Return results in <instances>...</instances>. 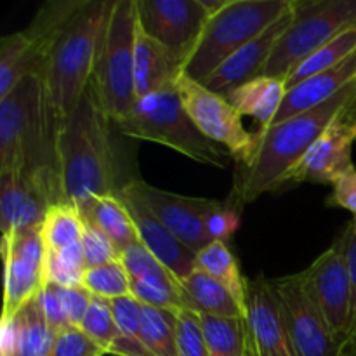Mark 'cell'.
I'll use <instances>...</instances> for the list:
<instances>
[{"instance_id":"6da1fadb","label":"cell","mask_w":356,"mask_h":356,"mask_svg":"<svg viewBox=\"0 0 356 356\" xmlns=\"http://www.w3.org/2000/svg\"><path fill=\"white\" fill-rule=\"evenodd\" d=\"M108 10V0H52L23 30L37 54L38 76L58 122L72 113L92 80Z\"/></svg>"},{"instance_id":"7a4b0ae2","label":"cell","mask_w":356,"mask_h":356,"mask_svg":"<svg viewBox=\"0 0 356 356\" xmlns=\"http://www.w3.org/2000/svg\"><path fill=\"white\" fill-rule=\"evenodd\" d=\"M56 132L58 120L37 75L23 79L0 99V172L33 177L59 202H66Z\"/></svg>"},{"instance_id":"3957f363","label":"cell","mask_w":356,"mask_h":356,"mask_svg":"<svg viewBox=\"0 0 356 356\" xmlns=\"http://www.w3.org/2000/svg\"><path fill=\"white\" fill-rule=\"evenodd\" d=\"M111 118L101 106L92 83L65 120L58 122L56 149L65 200L82 205L96 197L117 195Z\"/></svg>"},{"instance_id":"277c9868","label":"cell","mask_w":356,"mask_h":356,"mask_svg":"<svg viewBox=\"0 0 356 356\" xmlns=\"http://www.w3.org/2000/svg\"><path fill=\"white\" fill-rule=\"evenodd\" d=\"M356 99V80L327 103L256 132V148L247 163L235 170L228 204L236 211L264 193H275L285 174L306 155L323 129Z\"/></svg>"},{"instance_id":"5b68a950","label":"cell","mask_w":356,"mask_h":356,"mask_svg":"<svg viewBox=\"0 0 356 356\" xmlns=\"http://www.w3.org/2000/svg\"><path fill=\"white\" fill-rule=\"evenodd\" d=\"M113 125L127 138L169 146L195 162L216 169H225L232 156L198 131L181 103L176 83L138 97L132 110Z\"/></svg>"},{"instance_id":"8992f818","label":"cell","mask_w":356,"mask_h":356,"mask_svg":"<svg viewBox=\"0 0 356 356\" xmlns=\"http://www.w3.org/2000/svg\"><path fill=\"white\" fill-rule=\"evenodd\" d=\"M294 0H226L211 14L183 73L202 82L236 51L259 37L292 7Z\"/></svg>"},{"instance_id":"52a82bcc","label":"cell","mask_w":356,"mask_h":356,"mask_svg":"<svg viewBox=\"0 0 356 356\" xmlns=\"http://www.w3.org/2000/svg\"><path fill=\"white\" fill-rule=\"evenodd\" d=\"M136 21V0L110 2L90 83L111 122L125 117L138 101L134 83Z\"/></svg>"},{"instance_id":"ba28073f","label":"cell","mask_w":356,"mask_h":356,"mask_svg":"<svg viewBox=\"0 0 356 356\" xmlns=\"http://www.w3.org/2000/svg\"><path fill=\"white\" fill-rule=\"evenodd\" d=\"M351 28H356V0H294V21L273 49L264 75L285 80L309 54Z\"/></svg>"},{"instance_id":"9c48e42d","label":"cell","mask_w":356,"mask_h":356,"mask_svg":"<svg viewBox=\"0 0 356 356\" xmlns=\"http://www.w3.org/2000/svg\"><path fill=\"white\" fill-rule=\"evenodd\" d=\"M176 89L198 131L222 146L238 165L249 162L256 148V132L247 131L236 108L225 96L207 89L204 83L184 73L176 80Z\"/></svg>"},{"instance_id":"30bf717a","label":"cell","mask_w":356,"mask_h":356,"mask_svg":"<svg viewBox=\"0 0 356 356\" xmlns=\"http://www.w3.org/2000/svg\"><path fill=\"white\" fill-rule=\"evenodd\" d=\"M356 143V99L348 104L323 129L306 155L289 170L277 191L301 183L334 184L355 169L353 145Z\"/></svg>"},{"instance_id":"8fae6325","label":"cell","mask_w":356,"mask_h":356,"mask_svg":"<svg viewBox=\"0 0 356 356\" xmlns=\"http://www.w3.org/2000/svg\"><path fill=\"white\" fill-rule=\"evenodd\" d=\"M299 277L309 301L348 351L351 329V280L341 238L316 257L308 270L301 271Z\"/></svg>"},{"instance_id":"7c38bea8","label":"cell","mask_w":356,"mask_h":356,"mask_svg":"<svg viewBox=\"0 0 356 356\" xmlns=\"http://www.w3.org/2000/svg\"><path fill=\"white\" fill-rule=\"evenodd\" d=\"M125 191L138 198L176 238H179L195 254L211 243L205 233L204 221L222 200L186 197L152 186L141 179H131L122 184Z\"/></svg>"},{"instance_id":"4fadbf2b","label":"cell","mask_w":356,"mask_h":356,"mask_svg":"<svg viewBox=\"0 0 356 356\" xmlns=\"http://www.w3.org/2000/svg\"><path fill=\"white\" fill-rule=\"evenodd\" d=\"M271 285L280 302L296 356H348L344 344L336 339L309 301L299 273L271 280Z\"/></svg>"},{"instance_id":"5bb4252c","label":"cell","mask_w":356,"mask_h":356,"mask_svg":"<svg viewBox=\"0 0 356 356\" xmlns=\"http://www.w3.org/2000/svg\"><path fill=\"white\" fill-rule=\"evenodd\" d=\"M3 259V313L2 318L16 315L26 302L37 298L45 282L47 249L38 228L16 233L10 240H2Z\"/></svg>"},{"instance_id":"9a60e30c","label":"cell","mask_w":356,"mask_h":356,"mask_svg":"<svg viewBox=\"0 0 356 356\" xmlns=\"http://www.w3.org/2000/svg\"><path fill=\"white\" fill-rule=\"evenodd\" d=\"M136 10L143 30L184 63L209 19L204 0H136Z\"/></svg>"},{"instance_id":"2e32d148","label":"cell","mask_w":356,"mask_h":356,"mask_svg":"<svg viewBox=\"0 0 356 356\" xmlns=\"http://www.w3.org/2000/svg\"><path fill=\"white\" fill-rule=\"evenodd\" d=\"M245 327L257 356H296L271 280L259 277L247 284Z\"/></svg>"},{"instance_id":"e0dca14e","label":"cell","mask_w":356,"mask_h":356,"mask_svg":"<svg viewBox=\"0 0 356 356\" xmlns=\"http://www.w3.org/2000/svg\"><path fill=\"white\" fill-rule=\"evenodd\" d=\"M120 263L131 278V296L141 305L174 313L188 309L181 282L141 242L125 249Z\"/></svg>"},{"instance_id":"ac0fdd59","label":"cell","mask_w":356,"mask_h":356,"mask_svg":"<svg viewBox=\"0 0 356 356\" xmlns=\"http://www.w3.org/2000/svg\"><path fill=\"white\" fill-rule=\"evenodd\" d=\"M0 229L2 240L16 233L38 228L49 207L61 204L33 177L16 172H0Z\"/></svg>"},{"instance_id":"d6986e66","label":"cell","mask_w":356,"mask_h":356,"mask_svg":"<svg viewBox=\"0 0 356 356\" xmlns=\"http://www.w3.org/2000/svg\"><path fill=\"white\" fill-rule=\"evenodd\" d=\"M292 21H294V2H292L291 9L277 23L271 24L264 33H261L252 42L243 45L232 58L226 59L207 79L202 80V83L207 89L214 90L221 96H226L235 87L264 75V68H266L268 61L273 54V49L277 47L278 40L287 31Z\"/></svg>"},{"instance_id":"ffe728a7","label":"cell","mask_w":356,"mask_h":356,"mask_svg":"<svg viewBox=\"0 0 356 356\" xmlns=\"http://www.w3.org/2000/svg\"><path fill=\"white\" fill-rule=\"evenodd\" d=\"M117 197L124 202L125 209L131 214L132 222L138 232L139 242L160 261L165 268H169L177 280L186 278L197 268V254L188 249L179 238L172 235L141 202L132 197L129 191L120 186Z\"/></svg>"},{"instance_id":"44dd1931","label":"cell","mask_w":356,"mask_h":356,"mask_svg":"<svg viewBox=\"0 0 356 356\" xmlns=\"http://www.w3.org/2000/svg\"><path fill=\"white\" fill-rule=\"evenodd\" d=\"M138 13V10H136ZM184 61L169 47L149 37L136 21L134 83L136 96L143 97L176 83L183 73Z\"/></svg>"},{"instance_id":"7402d4cb","label":"cell","mask_w":356,"mask_h":356,"mask_svg":"<svg viewBox=\"0 0 356 356\" xmlns=\"http://www.w3.org/2000/svg\"><path fill=\"white\" fill-rule=\"evenodd\" d=\"M355 80L356 52L348 59H344L336 68L309 76V79L302 80V82L296 83L291 89H287L284 103H282L280 110H278L277 117L271 122L270 127L327 103V101L332 99L336 94H339L344 87L350 86Z\"/></svg>"},{"instance_id":"603a6c76","label":"cell","mask_w":356,"mask_h":356,"mask_svg":"<svg viewBox=\"0 0 356 356\" xmlns=\"http://www.w3.org/2000/svg\"><path fill=\"white\" fill-rule=\"evenodd\" d=\"M56 332L45 322L37 298L0 322V356H49Z\"/></svg>"},{"instance_id":"cb8c5ba5","label":"cell","mask_w":356,"mask_h":356,"mask_svg":"<svg viewBox=\"0 0 356 356\" xmlns=\"http://www.w3.org/2000/svg\"><path fill=\"white\" fill-rule=\"evenodd\" d=\"M285 92V80L261 75L235 87L225 97L242 117L247 115L257 122L259 129H268L284 103Z\"/></svg>"},{"instance_id":"d4e9b609","label":"cell","mask_w":356,"mask_h":356,"mask_svg":"<svg viewBox=\"0 0 356 356\" xmlns=\"http://www.w3.org/2000/svg\"><path fill=\"white\" fill-rule=\"evenodd\" d=\"M181 289L188 309L191 312L219 316V318L245 320V313L242 312L232 292L221 282L198 268H195L186 278L181 280Z\"/></svg>"},{"instance_id":"484cf974","label":"cell","mask_w":356,"mask_h":356,"mask_svg":"<svg viewBox=\"0 0 356 356\" xmlns=\"http://www.w3.org/2000/svg\"><path fill=\"white\" fill-rule=\"evenodd\" d=\"M76 209L83 221L90 222L99 232H103L120 250V254L139 242L131 214L117 195L90 198Z\"/></svg>"},{"instance_id":"4316f807","label":"cell","mask_w":356,"mask_h":356,"mask_svg":"<svg viewBox=\"0 0 356 356\" xmlns=\"http://www.w3.org/2000/svg\"><path fill=\"white\" fill-rule=\"evenodd\" d=\"M40 73L33 45L24 31L0 38V99L30 75ZM40 79V76H38Z\"/></svg>"},{"instance_id":"83f0119b","label":"cell","mask_w":356,"mask_h":356,"mask_svg":"<svg viewBox=\"0 0 356 356\" xmlns=\"http://www.w3.org/2000/svg\"><path fill=\"white\" fill-rule=\"evenodd\" d=\"M197 268L221 282L236 299L242 312H247V284L249 280H245L240 271L238 261L229 250L228 243L211 242L207 247H204L200 252H197Z\"/></svg>"},{"instance_id":"f1b7e54d","label":"cell","mask_w":356,"mask_h":356,"mask_svg":"<svg viewBox=\"0 0 356 356\" xmlns=\"http://www.w3.org/2000/svg\"><path fill=\"white\" fill-rule=\"evenodd\" d=\"M355 52L356 28H351V30H346L344 33L337 35L334 40L322 45L318 51H315L313 54H309L305 61L299 63V65L296 66L294 72L285 79V87L291 89L292 86L309 79V76L318 75V73L327 72V70L336 68L337 65H341L344 59H348L351 54H355Z\"/></svg>"},{"instance_id":"f546056e","label":"cell","mask_w":356,"mask_h":356,"mask_svg":"<svg viewBox=\"0 0 356 356\" xmlns=\"http://www.w3.org/2000/svg\"><path fill=\"white\" fill-rule=\"evenodd\" d=\"M83 219L76 205L61 202L49 207L40 225V235L47 252H56L79 243L82 238Z\"/></svg>"},{"instance_id":"4dcf8cb0","label":"cell","mask_w":356,"mask_h":356,"mask_svg":"<svg viewBox=\"0 0 356 356\" xmlns=\"http://www.w3.org/2000/svg\"><path fill=\"white\" fill-rule=\"evenodd\" d=\"M205 346L211 356H243L247 343L245 320L219 318L198 313Z\"/></svg>"},{"instance_id":"1f68e13d","label":"cell","mask_w":356,"mask_h":356,"mask_svg":"<svg viewBox=\"0 0 356 356\" xmlns=\"http://www.w3.org/2000/svg\"><path fill=\"white\" fill-rule=\"evenodd\" d=\"M141 337L155 356H179L177 355V318L174 312L143 305Z\"/></svg>"},{"instance_id":"d6a6232c","label":"cell","mask_w":356,"mask_h":356,"mask_svg":"<svg viewBox=\"0 0 356 356\" xmlns=\"http://www.w3.org/2000/svg\"><path fill=\"white\" fill-rule=\"evenodd\" d=\"M80 285L92 296L108 301L131 296V278L120 261L97 268H87Z\"/></svg>"},{"instance_id":"836d02e7","label":"cell","mask_w":356,"mask_h":356,"mask_svg":"<svg viewBox=\"0 0 356 356\" xmlns=\"http://www.w3.org/2000/svg\"><path fill=\"white\" fill-rule=\"evenodd\" d=\"M82 243H73L56 252H47L45 263V282L59 287H79L86 273Z\"/></svg>"},{"instance_id":"e575fe53","label":"cell","mask_w":356,"mask_h":356,"mask_svg":"<svg viewBox=\"0 0 356 356\" xmlns=\"http://www.w3.org/2000/svg\"><path fill=\"white\" fill-rule=\"evenodd\" d=\"M80 329H82L97 346L103 348L108 355V350H110V346L113 344V341L117 339L118 336V325L117 320H115L110 301L103 298H97V296H92L89 309H87L86 316H83Z\"/></svg>"},{"instance_id":"d590c367","label":"cell","mask_w":356,"mask_h":356,"mask_svg":"<svg viewBox=\"0 0 356 356\" xmlns=\"http://www.w3.org/2000/svg\"><path fill=\"white\" fill-rule=\"evenodd\" d=\"M80 243H82V252L87 268H97L120 261V250L115 247V243L103 232H99L96 226L87 221H83Z\"/></svg>"},{"instance_id":"8d00e7d4","label":"cell","mask_w":356,"mask_h":356,"mask_svg":"<svg viewBox=\"0 0 356 356\" xmlns=\"http://www.w3.org/2000/svg\"><path fill=\"white\" fill-rule=\"evenodd\" d=\"M177 318V355L179 356H211L202 334L200 318L197 312L181 309Z\"/></svg>"},{"instance_id":"74e56055","label":"cell","mask_w":356,"mask_h":356,"mask_svg":"<svg viewBox=\"0 0 356 356\" xmlns=\"http://www.w3.org/2000/svg\"><path fill=\"white\" fill-rule=\"evenodd\" d=\"M106 351L97 346L80 327H66L56 334L49 356H103Z\"/></svg>"},{"instance_id":"f35d334b","label":"cell","mask_w":356,"mask_h":356,"mask_svg":"<svg viewBox=\"0 0 356 356\" xmlns=\"http://www.w3.org/2000/svg\"><path fill=\"white\" fill-rule=\"evenodd\" d=\"M238 211L233 205H229L228 200H222V204L218 209H214L204 221L205 233H207L211 242L228 243V240L238 229Z\"/></svg>"},{"instance_id":"ab89813d","label":"cell","mask_w":356,"mask_h":356,"mask_svg":"<svg viewBox=\"0 0 356 356\" xmlns=\"http://www.w3.org/2000/svg\"><path fill=\"white\" fill-rule=\"evenodd\" d=\"M344 247V256H346L348 273L351 280V329L350 339H348V353L356 344V218L346 226L343 235L339 236Z\"/></svg>"},{"instance_id":"60d3db41","label":"cell","mask_w":356,"mask_h":356,"mask_svg":"<svg viewBox=\"0 0 356 356\" xmlns=\"http://www.w3.org/2000/svg\"><path fill=\"white\" fill-rule=\"evenodd\" d=\"M37 302L42 309V315H44L45 322L49 323L52 330L56 334L65 330L66 327H72L66 320L65 309H63L61 298H59V289L54 284H45L42 287V291L37 294Z\"/></svg>"},{"instance_id":"b9f144b4","label":"cell","mask_w":356,"mask_h":356,"mask_svg":"<svg viewBox=\"0 0 356 356\" xmlns=\"http://www.w3.org/2000/svg\"><path fill=\"white\" fill-rule=\"evenodd\" d=\"M58 289L66 320L72 327H80L87 309H89L92 294L87 292L82 285H79V287H59L58 285Z\"/></svg>"},{"instance_id":"7bdbcfd3","label":"cell","mask_w":356,"mask_h":356,"mask_svg":"<svg viewBox=\"0 0 356 356\" xmlns=\"http://www.w3.org/2000/svg\"><path fill=\"white\" fill-rule=\"evenodd\" d=\"M332 186L334 190L329 198V204L353 212L356 218V169L344 174Z\"/></svg>"},{"instance_id":"ee69618b","label":"cell","mask_w":356,"mask_h":356,"mask_svg":"<svg viewBox=\"0 0 356 356\" xmlns=\"http://www.w3.org/2000/svg\"><path fill=\"white\" fill-rule=\"evenodd\" d=\"M108 355L115 356H155L143 341L141 332H120L108 350Z\"/></svg>"},{"instance_id":"f6af8a7d","label":"cell","mask_w":356,"mask_h":356,"mask_svg":"<svg viewBox=\"0 0 356 356\" xmlns=\"http://www.w3.org/2000/svg\"><path fill=\"white\" fill-rule=\"evenodd\" d=\"M243 356H257L256 351H254L252 348V343H250L249 336H247V343H245V353H243Z\"/></svg>"},{"instance_id":"bcb514c9","label":"cell","mask_w":356,"mask_h":356,"mask_svg":"<svg viewBox=\"0 0 356 356\" xmlns=\"http://www.w3.org/2000/svg\"><path fill=\"white\" fill-rule=\"evenodd\" d=\"M348 356H356V344H355L353 348H351V351H350V353H348Z\"/></svg>"}]
</instances>
